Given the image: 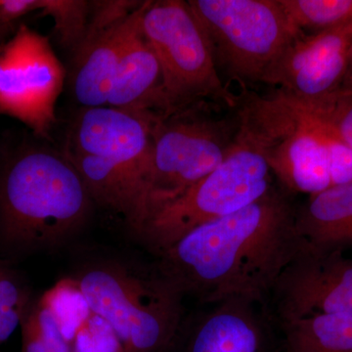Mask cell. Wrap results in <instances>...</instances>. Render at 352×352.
<instances>
[{
    "mask_svg": "<svg viewBox=\"0 0 352 352\" xmlns=\"http://www.w3.org/2000/svg\"><path fill=\"white\" fill-rule=\"evenodd\" d=\"M274 186L272 173L263 156L237 131L222 163L154 215L136 240L156 258L190 231L252 205Z\"/></svg>",
    "mask_w": 352,
    "mask_h": 352,
    "instance_id": "6",
    "label": "cell"
},
{
    "mask_svg": "<svg viewBox=\"0 0 352 352\" xmlns=\"http://www.w3.org/2000/svg\"><path fill=\"white\" fill-rule=\"evenodd\" d=\"M339 90L352 95V44L347 57L346 73Z\"/></svg>",
    "mask_w": 352,
    "mask_h": 352,
    "instance_id": "26",
    "label": "cell"
},
{
    "mask_svg": "<svg viewBox=\"0 0 352 352\" xmlns=\"http://www.w3.org/2000/svg\"><path fill=\"white\" fill-rule=\"evenodd\" d=\"M271 320L266 302L226 298L194 324L184 352H272Z\"/></svg>",
    "mask_w": 352,
    "mask_h": 352,
    "instance_id": "14",
    "label": "cell"
},
{
    "mask_svg": "<svg viewBox=\"0 0 352 352\" xmlns=\"http://www.w3.org/2000/svg\"><path fill=\"white\" fill-rule=\"evenodd\" d=\"M237 131V117L196 115L187 109L157 120L131 232L138 235L154 215L219 166Z\"/></svg>",
    "mask_w": 352,
    "mask_h": 352,
    "instance_id": "5",
    "label": "cell"
},
{
    "mask_svg": "<svg viewBox=\"0 0 352 352\" xmlns=\"http://www.w3.org/2000/svg\"><path fill=\"white\" fill-rule=\"evenodd\" d=\"M296 226L311 249L344 252L352 248V182L310 196L298 207Z\"/></svg>",
    "mask_w": 352,
    "mask_h": 352,
    "instance_id": "17",
    "label": "cell"
},
{
    "mask_svg": "<svg viewBox=\"0 0 352 352\" xmlns=\"http://www.w3.org/2000/svg\"><path fill=\"white\" fill-rule=\"evenodd\" d=\"M91 315L75 283L60 280L28 308L21 352H75L76 337Z\"/></svg>",
    "mask_w": 352,
    "mask_h": 352,
    "instance_id": "16",
    "label": "cell"
},
{
    "mask_svg": "<svg viewBox=\"0 0 352 352\" xmlns=\"http://www.w3.org/2000/svg\"><path fill=\"white\" fill-rule=\"evenodd\" d=\"M160 119L110 106L83 108L69 129L66 151L124 166L138 176L142 188Z\"/></svg>",
    "mask_w": 352,
    "mask_h": 352,
    "instance_id": "12",
    "label": "cell"
},
{
    "mask_svg": "<svg viewBox=\"0 0 352 352\" xmlns=\"http://www.w3.org/2000/svg\"><path fill=\"white\" fill-rule=\"evenodd\" d=\"M141 30L156 53L171 113L206 98L237 105L220 80L210 41L188 1H146Z\"/></svg>",
    "mask_w": 352,
    "mask_h": 352,
    "instance_id": "7",
    "label": "cell"
},
{
    "mask_svg": "<svg viewBox=\"0 0 352 352\" xmlns=\"http://www.w3.org/2000/svg\"><path fill=\"white\" fill-rule=\"evenodd\" d=\"M291 196L274 186L252 205L197 227L156 256L157 270L183 296L201 303L235 296L267 302L305 247Z\"/></svg>",
    "mask_w": 352,
    "mask_h": 352,
    "instance_id": "1",
    "label": "cell"
},
{
    "mask_svg": "<svg viewBox=\"0 0 352 352\" xmlns=\"http://www.w3.org/2000/svg\"><path fill=\"white\" fill-rule=\"evenodd\" d=\"M317 118L320 122L322 138L325 143L328 155L329 171H330L331 184H332L331 187L352 182L351 146L347 144L344 139L340 135L339 132L328 122L322 120L321 118Z\"/></svg>",
    "mask_w": 352,
    "mask_h": 352,
    "instance_id": "24",
    "label": "cell"
},
{
    "mask_svg": "<svg viewBox=\"0 0 352 352\" xmlns=\"http://www.w3.org/2000/svg\"><path fill=\"white\" fill-rule=\"evenodd\" d=\"M138 7L127 15L122 2H92L87 32L74 51V94L83 108L107 106L111 85Z\"/></svg>",
    "mask_w": 352,
    "mask_h": 352,
    "instance_id": "13",
    "label": "cell"
},
{
    "mask_svg": "<svg viewBox=\"0 0 352 352\" xmlns=\"http://www.w3.org/2000/svg\"><path fill=\"white\" fill-rule=\"evenodd\" d=\"M65 76L50 39L20 25L12 38L0 44V115L47 138L56 124L55 109Z\"/></svg>",
    "mask_w": 352,
    "mask_h": 352,
    "instance_id": "9",
    "label": "cell"
},
{
    "mask_svg": "<svg viewBox=\"0 0 352 352\" xmlns=\"http://www.w3.org/2000/svg\"><path fill=\"white\" fill-rule=\"evenodd\" d=\"M298 31H326L352 21V0H278Z\"/></svg>",
    "mask_w": 352,
    "mask_h": 352,
    "instance_id": "20",
    "label": "cell"
},
{
    "mask_svg": "<svg viewBox=\"0 0 352 352\" xmlns=\"http://www.w3.org/2000/svg\"><path fill=\"white\" fill-rule=\"evenodd\" d=\"M94 204L66 155L21 150L0 170V254L21 258L63 247L85 227Z\"/></svg>",
    "mask_w": 352,
    "mask_h": 352,
    "instance_id": "2",
    "label": "cell"
},
{
    "mask_svg": "<svg viewBox=\"0 0 352 352\" xmlns=\"http://www.w3.org/2000/svg\"><path fill=\"white\" fill-rule=\"evenodd\" d=\"M124 352H171L184 324L185 296L147 263L122 252L82 254L68 277Z\"/></svg>",
    "mask_w": 352,
    "mask_h": 352,
    "instance_id": "3",
    "label": "cell"
},
{
    "mask_svg": "<svg viewBox=\"0 0 352 352\" xmlns=\"http://www.w3.org/2000/svg\"><path fill=\"white\" fill-rule=\"evenodd\" d=\"M292 98V97H291ZM294 99V98H293ZM296 100V99H295ZM298 101L302 107L328 122L352 147V95L338 91L318 100Z\"/></svg>",
    "mask_w": 352,
    "mask_h": 352,
    "instance_id": "23",
    "label": "cell"
},
{
    "mask_svg": "<svg viewBox=\"0 0 352 352\" xmlns=\"http://www.w3.org/2000/svg\"><path fill=\"white\" fill-rule=\"evenodd\" d=\"M352 44V21L314 34L298 32L263 82L296 100H318L340 89Z\"/></svg>",
    "mask_w": 352,
    "mask_h": 352,
    "instance_id": "11",
    "label": "cell"
},
{
    "mask_svg": "<svg viewBox=\"0 0 352 352\" xmlns=\"http://www.w3.org/2000/svg\"><path fill=\"white\" fill-rule=\"evenodd\" d=\"M277 352H352V314H314L280 322Z\"/></svg>",
    "mask_w": 352,
    "mask_h": 352,
    "instance_id": "19",
    "label": "cell"
},
{
    "mask_svg": "<svg viewBox=\"0 0 352 352\" xmlns=\"http://www.w3.org/2000/svg\"><path fill=\"white\" fill-rule=\"evenodd\" d=\"M64 154L80 173L94 203L122 215L131 228L140 196L138 176L102 157L67 151Z\"/></svg>",
    "mask_w": 352,
    "mask_h": 352,
    "instance_id": "18",
    "label": "cell"
},
{
    "mask_svg": "<svg viewBox=\"0 0 352 352\" xmlns=\"http://www.w3.org/2000/svg\"><path fill=\"white\" fill-rule=\"evenodd\" d=\"M32 300L31 289L24 280L0 263V346L21 325Z\"/></svg>",
    "mask_w": 352,
    "mask_h": 352,
    "instance_id": "21",
    "label": "cell"
},
{
    "mask_svg": "<svg viewBox=\"0 0 352 352\" xmlns=\"http://www.w3.org/2000/svg\"><path fill=\"white\" fill-rule=\"evenodd\" d=\"M215 63L244 82H263L298 30L278 0H189Z\"/></svg>",
    "mask_w": 352,
    "mask_h": 352,
    "instance_id": "8",
    "label": "cell"
},
{
    "mask_svg": "<svg viewBox=\"0 0 352 352\" xmlns=\"http://www.w3.org/2000/svg\"><path fill=\"white\" fill-rule=\"evenodd\" d=\"M145 2L136 11L111 85L107 106L151 117L166 118L173 113L164 94L161 66L141 30Z\"/></svg>",
    "mask_w": 352,
    "mask_h": 352,
    "instance_id": "15",
    "label": "cell"
},
{
    "mask_svg": "<svg viewBox=\"0 0 352 352\" xmlns=\"http://www.w3.org/2000/svg\"><path fill=\"white\" fill-rule=\"evenodd\" d=\"M43 6V0H0V38L21 18Z\"/></svg>",
    "mask_w": 352,
    "mask_h": 352,
    "instance_id": "25",
    "label": "cell"
},
{
    "mask_svg": "<svg viewBox=\"0 0 352 352\" xmlns=\"http://www.w3.org/2000/svg\"><path fill=\"white\" fill-rule=\"evenodd\" d=\"M238 135L263 156L280 186L314 196L332 186L318 118L282 92L238 99Z\"/></svg>",
    "mask_w": 352,
    "mask_h": 352,
    "instance_id": "4",
    "label": "cell"
},
{
    "mask_svg": "<svg viewBox=\"0 0 352 352\" xmlns=\"http://www.w3.org/2000/svg\"><path fill=\"white\" fill-rule=\"evenodd\" d=\"M270 296L279 323L314 314H352V259L342 251H318L305 244Z\"/></svg>",
    "mask_w": 352,
    "mask_h": 352,
    "instance_id": "10",
    "label": "cell"
},
{
    "mask_svg": "<svg viewBox=\"0 0 352 352\" xmlns=\"http://www.w3.org/2000/svg\"><path fill=\"white\" fill-rule=\"evenodd\" d=\"M91 2L82 0H43L39 12L50 16L60 43L75 51L82 43L89 21Z\"/></svg>",
    "mask_w": 352,
    "mask_h": 352,
    "instance_id": "22",
    "label": "cell"
}]
</instances>
